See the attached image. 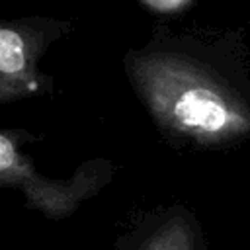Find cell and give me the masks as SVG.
Wrapping results in <instances>:
<instances>
[{"instance_id":"6da1fadb","label":"cell","mask_w":250,"mask_h":250,"mask_svg":"<svg viewBox=\"0 0 250 250\" xmlns=\"http://www.w3.org/2000/svg\"><path fill=\"white\" fill-rule=\"evenodd\" d=\"M174 113L182 125L203 131H219L229 119L225 105L211 92L203 90L186 92L176 102Z\"/></svg>"},{"instance_id":"7a4b0ae2","label":"cell","mask_w":250,"mask_h":250,"mask_svg":"<svg viewBox=\"0 0 250 250\" xmlns=\"http://www.w3.org/2000/svg\"><path fill=\"white\" fill-rule=\"evenodd\" d=\"M195 234L186 221L174 219L162 225L139 250H197Z\"/></svg>"},{"instance_id":"3957f363","label":"cell","mask_w":250,"mask_h":250,"mask_svg":"<svg viewBox=\"0 0 250 250\" xmlns=\"http://www.w3.org/2000/svg\"><path fill=\"white\" fill-rule=\"evenodd\" d=\"M23 43L21 37L12 29L0 31V70L2 74H16L23 68Z\"/></svg>"}]
</instances>
